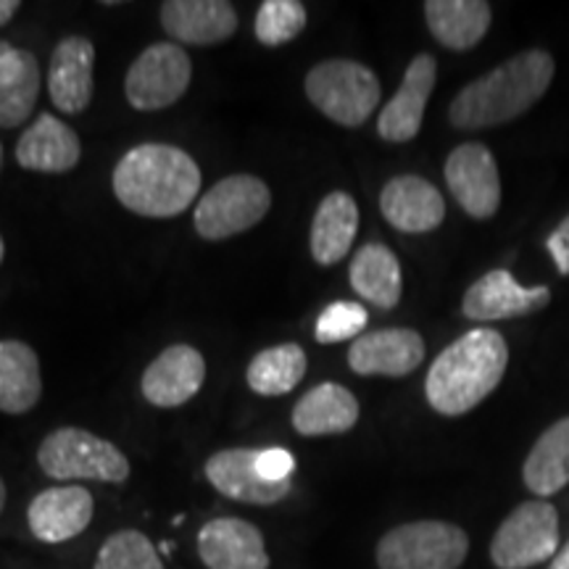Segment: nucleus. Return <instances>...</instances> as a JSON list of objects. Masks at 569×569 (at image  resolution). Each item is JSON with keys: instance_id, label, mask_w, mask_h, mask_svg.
I'll list each match as a JSON object with an SVG mask.
<instances>
[{"instance_id": "f257e3e1", "label": "nucleus", "mask_w": 569, "mask_h": 569, "mask_svg": "<svg viewBox=\"0 0 569 569\" xmlns=\"http://www.w3.org/2000/svg\"><path fill=\"white\" fill-rule=\"evenodd\" d=\"M201 167L169 142H140L117 161L111 188L127 211L146 219L180 217L201 193Z\"/></svg>"}, {"instance_id": "f03ea898", "label": "nucleus", "mask_w": 569, "mask_h": 569, "mask_svg": "<svg viewBox=\"0 0 569 569\" xmlns=\"http://www.w3.org/2000/svg\"><path fill=\"white\" fill-rule=\"evenodd\" d=\"M553 59L546 51L511 56L501 67L469 82L448 106V122L457 130L478 132L515 122L546 96L553 80Z\"/></svg>"}, {"instance_id": "7ed1b4c3", "label": "nucleus", "mask_w": 569, "mask_h": 569, "mask_svg": "<svg viewBox=\"0 0 569 569\" xmlns=\"http://www.w3.org/2000/svg\"><path fill=\"white\" fill-rule=\"evenodd\" d=\"M509 367V346L501 332L478 327L443 348L425 380L427 403L443 417H461L498 388Z\"/></svg>"}, {"instance_id": "20e7f679", "label": "nucleus", "mask_w": 569, "mask_h": 569, "mask_svg": "<svg viewBox=\"0 0 569 569\" xmlns=\"http://www.w3.org/2000/svg\"><path fill=\"white\" fill-rule=\"evenodd\" d=\"M309 103L340 127L356 130L380 106V80L365 63L351 59H327L309 69L303 80Z\"/></svg>"}, {"instance_id": "39448f33", "label": "nucleus", "mask_w": 569, "mask_h": 569, "mask_svg": "<svg viewBox=\"0 0 569 569\" xmlns=\"http://www.w3.org/2000/svg\"><path fill=\"white\" fill-rule=\"evenodd\" d=\"M38 465L48 478L59 482H124L130 478V461L122 448L82 427H59L48 432L38 448Z\"/></svg>"}, {"instance_id": "423d86ee", "label": "nucleus", "mask_w": 569, "mask_h": 569, "mask_svg": "<svg viewBox=\"0 0 569 569\" xmlns=\"http://www.w3.org/2000/svg\"><path fill=\"white\" fill-rule=\"evenodd\" d=\"M469 553V536L443 519H417L388 530L377 543L380 569H459Z\"/></svg>"}, {"instance_id": "0eeeda50", "label": "nucleus", "mask_w": 569, "mask_h": 569, "mask_svg": "<svg viewBox=\"0 0 569 569\" xmlns=\"http://www.w3.org/2000/svg\"><path fill=\"white\" fill-rule=\"evenodd\" d=\"M272 209V190L256 174H230L196 203L193 227L209 243L253 230Z\"/></svg>"}, {"instance_id": "6e6552de", "label": "nucleus", "mask_w": 569, "mask_h": 569, "mask_svg": "<svg viewBox=\"0 0 569 569\" xmlns=\"http://www.w3.org/2000/svg\"><path fill=\"white\" fill-rule=\"evenodd\" d=\"M559 511L543 498L519 503L490 540V561L498 569H530L557 557Z\"/></svg>"}, {"instance_id": "1a4fd4ad", "label": "nucleus", "mask_w": 569, "mask_h": 569, "mask_svg": "<svg viewBox=\"0 0 569 569\" xmlns=\"http://www.w3.org/2000/svg\"><path fill=\"white\" fill-rule=\"evenodd\" d=\"M193 61L177 42H153L142 51L124 77L127 103L134 111H163L188 92Z\"/></svg>"}, {"instance_id": "9d476101", "label": "nucleus", "mask_w": 569, "mask_h": 569, "mask_svg": "<svg viewBox=\"0 0 569 569\" xmlns=\"http://www.w3.org/2000/svg\"><path fill=\"white\" fill-rule=\"evenodd\" d=\"M446 184L453 201L472 219L496 217L501 206V174L490 148L482 142H461L446 159Z\"/></svg>"}, {"instance_id": "9b49d317", "label": "nucleus", "mask_w": 569, "mask_h": 569, "mask_svg": "<svg viewBox=\"0 0 569 569\" xmlns=\"http://www.w3.org/2000/svg\"><path fill=\"white\" fill-rule=\"evenodd\" d=\"M259 448H224L211 453L203 475L211 488L232 501L272 507L288 498L293 480H269L259 469Z\"/></svg>"}, {"instance_id": "f8f14e48", "label": "nucleus", "mask_w": 569, "mask_h": 569, "mask_svg": "<svg viewBox=\"0 0 569 569\" xmlns=\"http://www.w3.org/2000/svg\"><path fill=\"white\" fill-rule=\"evenodd\" d=\"M206 359L198 348L177 343L163 348L140 377V393L151 407L177 409L201 393Z\"/></svg>"}, {"instance_id": "ddd939ff", "label": "nucleus", "mask_w": 569, "mask_h": 569, "mask_svg": "<svg viewBox=\"0 0 569 569\" xmlns=\"http://www.w3.org/2000/svg\"><path fill=\"white\" fill-rule=\"evenodd\" d=\"M549 301L551 290L543 284L525 288L507 269H493L469 284L465 301H461V315L472 322H501V319L536 315L546 309Z\"/></svg>"}, {"instance_id": "4468645a", "label": "nucleus", "mask_w": 569, "mask_h": 569, "mask_svg": "<svg viewBox=\"0 0 569 569\" xmlns=\"http://www.w3.org/2000/svg\"><path fill=\"white\" fill-rule=\"evenodd\" d=\"M96 46L82 34L63 38L51 53L48 67V96L61 113L77 117L88 111L96 92Z\"/></svg>"}, {"instance_id": "2eb2a0df", "label": "nucleus", "mask_w": 569, "mask_h": 569, "mask_svg": "<svg viewBox=\"0 0 569 569\" xmlns=\"http://www.w3.org/2000/svg\"><path fill=\"white\" fill-rule=\"evenodd\" d=\"M196 549L209 569H269L272 565L261 530L238 517L209 519L198 530Z\"/></svg>"}, {"instance_id": "dca6fc26", "label": "nucleus", "mask_w": 569, "mask_h": 569, "mask_svg": "<svg viewBox=\"0 0 569 569\" xmlns=\"http://www.w3.org/2000/svg\"><path fill=\"white\" fill-rule=\"evenodd\" d=\"M438 82V61L430 53L411 59L401 88L377 117V134L388 142L415 140L425 122V109Z\"/></svg>"}, {"instance_id": "f3484780", "label": "nucleus", "mask_w": 569, "mask_h": 569, "mask_svg": "<svg viewBox=\"0 0 569 569\" xmlns=\"http://www.w3.org/2000/svg\"><path fill=\"white\" fill-rule=\"evenodd\" d=\"M96 498L82 486H53L40 490L27 507V525L42 543H67L90 528Z\"/></svg>"}, {"instance_id": "a211bd4d", "label": "nucleus", "mask_w": 569, "mask_h": 569, "mask_svg": "<svg viewBox=\"0 0 569 569\" xmlns=\"http://www.w3.org/2000/svg\"><path fill=\"white\" fill-rule=\"evenodd\" d=\"M425 361V340L409 327L359 336L348 348V367L361 377H407Z\"/></svg>"}, {"instance_id": "6ab92c4d", "label": "nucleus", "mask_w": 569, "mask_h": 569, "mask_svg": "<svg viewBox=\"0 0 569 569\" xmlns=\"http://www.w3.org/2000/svg\"><path fill=\"white\" fill-rule=\"evenodd\" d=\"M159 19L177 46H219L238 32V11L227 0H167Z\"/></svg>"}, {"instance_id": "aec40b11", "label": "nucleus", "mask_w": 569, "mask_h": 569, "mask_svg": "<svg viewBox=\"0 0 569 569\" xmlns=\"http://www.w3.org/2000/svg\"><path fill=\"white\" fill-rule=\"evenodd\" d=\"M380 211L390 227L407 234L438 230L446 219V201L432 182L417 174H401L386 182Z\"/></svg>"}, {"instance_id": "412c9836", "label": "nucleus", "mask_w": 569, "mask_h": 569, "mask_svg": "<svg viewBox=\"0 0 569 569\" xmlns=\"http://www.w3.org/2000/svg\"><path fill=\"white\" fill-rule=\"evenodd\" d=\"M82 159V142L77 132L53 117L40 113L34 122L21 132L17 142V163L27 172L67 174Z\"/></svg>"}, {"instance_id": "4be33fe9", "label": "nucleus", "mask_w": 569, "mask_h": 569, "mask_svg": "<svg viewBox=\"0 0 569 569\" xmlns=\"http://www.w3.org/2000/svg\"><path fill=\"white\" fill-rule=\"evenodd\" d=\"M290 419L303 438L343 436L359 422V401L338 382H322L298 398Z\"/></svg>"}, {"instance_id": "5701e85b", "label": "nucleus", "mask_w": 569, "mask_h": 569, "mask_svg": "<svg viewBox=\"0 0 569 569\" xmlns=\"http://www.w3.org/2000/svg\"><path fill=\"white\" fill-rule=\"evenodd\" d=\"M359 232V206L343 190L325 196L315 211V222L309 232L311 259L319 267H332L351 253V246Z\"/></svg>"}, {"instance_id": "b1692460", "label": "nucleus", "mask_w": 569, "mask_h": 569, "mask_svg": "<svg viewBox=\"0 0 569 569\" xmlns=\"http://www.w3.org/2000/svg\"><path fill=\"white\" fill-rule=\"evenodd\" d=\"M425 19L440 46L461 53L486 38L493 11L486 0H427Z\"/></svg>"}, {"instance_id": "393cba45", "label": "nucleus", "mask_w": 569, "mask_h": 569, "mask_svg": "<svg viewBox=\"0 0 569 569\" xmlns=\"http://www.w3.org/2000/svg\"><path fill=\"white\" fill-rule=\"evenodd\" d=\"M42 396V372L34 348L24 340H0V411L27 415Z\"/></svg>"}, {"instance_id": "a878e982", "label": "nucleus", "mask_w": 569, "mask_h": 569, "mask_svg": "<svg viewBox=\"0 0 569 569\" xmlns=\"http://www.w3.org/2000/svg\"><path fill=\"white\" fill-rule=\"evenodd\" d=\"M40 84L38 56L24 48H11L0 61V130H13L32 117Z\"/></svg>"}, {"instance_id": "bb28decb", "label": "nucleus", "mask_w": 569, "mask_h": 569, "mask_svg": "<svg viewBox=\"0 0 569 569\" xmlns=\"http://www.w3.org/2000/svg\"><path fill=\"white\" fill-rule=\"evenodd\" d=\"M351 288L377 309H393L403 296V274L398 256L382 243L361 246L348 269Z\"/></svg>"}, {"instance_id": "cd10ccee", "label": "nucleus", "mask_w": 569, "mask_h": 569, "mask_svg": "<svg viewBox=\"0 0 569 569\" xmlns=\"http://www.w3.org/2000/svg\"><path fill=\"white\" fill-rule=\"evenodd\" d=\"M525 488L546 501L569 486V417L540 432L522 465Z\"/></svg>"}, {"instance_id": "c85d7f7f", "label": "nucleus", "mask_w": 569, "mask_h": 569, "mask_svg": "<svg viewBox=\"0 0 569 569\" xmlns=\"http://www.w3.org/2000/svg\"><path fill=\"white\" fill-rule=\"evenodd\" d=\"M309 359L298 343H282L256 353L246 369V382L256 396H284L306 377Z\"/></svg>"}, {"instance_id": "c756f323", "label": "nucleus", "mask_w": 569, "mask_h": 569, "mask_svg": "<svg viewBox=\"0 0 569 569\" xmlns=\"http://www.w3.org/2000/svg\"><path fill=\"white\" fill-rule=\"evenodd\" d=\"M92 569H167L153 540L140 530H119L103 540Z\"/></svg>"}, {"instance_id": "7c9ffc66", "label": "nucleus", "mask_w": 569, "mask_h": 569, "mask_svg": "<svg viewBox=\"0 0 569 569\" xmlns=\"http://www.w3.org/2000/svg\"><path fill=\"white\" fill-rule=\"evenodd\" d=\"M309 24V13L301 0H267L256 11V40L261 46L277 48L296 40Z\"/></svg>"}, {"instance_id": "2f4dec72", "label": "nucleus", "mask_w": 569, "mask_h": 569, "mask_svg": "<svg viewBox=\"0 0 569 569\" xmlns=\"http://www.w3.org/2000/svg\"><path fill=\"white\" fill-rule=\"evenodd\" d=\"M367 319L369 315L365 306L353 301L330 303L317 319V327H315L317 343L332 346V343H343V340L359 338L361 330L367 327Z\"/></svg>"}, {"instance_id": "473e14b6", "label": "nucleus", "mask_w": 569, "mask_h": 569, "mask_svg": "<svg viewBox=\"0 0 569 569\" xmlns=\"http://www.w3.org/2000/svg\"><path fill=\"white\" fill-rule=\"evenodd\" d=\"M259 469L269 480H293L296 459L284 448H261Z\"/></svg>"}, {"instance_id": "72a5a7b5", "label": "nucleus", "mask_w": 569, "mask_h": 569, "mask_svg": "<svg viewBox=\"0 0 569 569\" xmlns=\"http://www.w3.org/2000/svg\"><path fill=\"white\" fill-rule=\"evenodd\" d=\"M546 248H549V253L553 256V264H557L559 274H569V213L561 219L557 230L549 234Z\"/></svg>"}, {"instance_id": "f704fd0d", "label": "nucleus", "mask_w": 569, "mask_h": 569, "mask_svg": "<svg viewBox=\"0 0 569 569\" xmlns=\"http://www.w3.org/2000/svg\"><path fill=\"white\" fill-rule=\"evenodd\" d=\"M21 9L19 0H0V27H6Z\"/></svg>"}, {"instance_id": "c9c22d12", "label": "nucleus", "mask_w": 569, "mask_h": 569, "mask_svg": "<svg viewBox=\"0 0 569 569\" xmlns=\"http://www.w3.org/2000/svg\"><path fill=\"white\" fill-rule=\"evenodd\" d=\"M549 569H569V540L557 551V557L551 559Z\"/></svg>"}, {"instance_id": "e433bc0d", "label": "nucleus", "mask_w": 569, "mask_h": 569, "mask_svg": "<svg viewBox=\"0 0 569 569\" xmlns=\"http://www.w3.org/2000/svg\"><path fill=\"white\" fill-rule=\"evenodd\" d=\"M6 498H9V490H6V482L0 478V511L6 509Z\"/></svg>"}, {"instance_id": "4c0bfd02", "label": "nucleus", "mask_w": 569, "mask_h": 569, "mask_svg": "<svg viewBox=\"0 0 569 569\" xmlns=\"http://www.w3.org/2000/svg\"><path fill=\"white\" fill-rule=\"evenodd\" d=\"M11 42H6V40H0V61H3L6 59V53H9L11 51Z\"/></svg>"}, {"instance_id": "58836bf2", "label": "nucleus", "mask_w": 569, "mask_h": 569, "mask_svg": "<svg viewBox=\"0 0 569 569\" xmlns=\"http://www.w3.org/2000/svg\"><path fill=\"white\" fill-rule=\"evenodd\" d=\"M3 256H6V243H3V234H0V264H3Z\"/></svg>"}, {"instance_id": "ea45409f", "label": "nucleus", "mask_w": 569, "mask_h": 569, "mask_svg": "<svg viewBox=\"0 0 569 569\" xmlns=\"http://www.w3.org/2000/svg\"><path fill=\"white\" fill-rule=\"evenodd\" d=\"M0 169H3V142H0Z\"/></svg>"}]
</instances>
